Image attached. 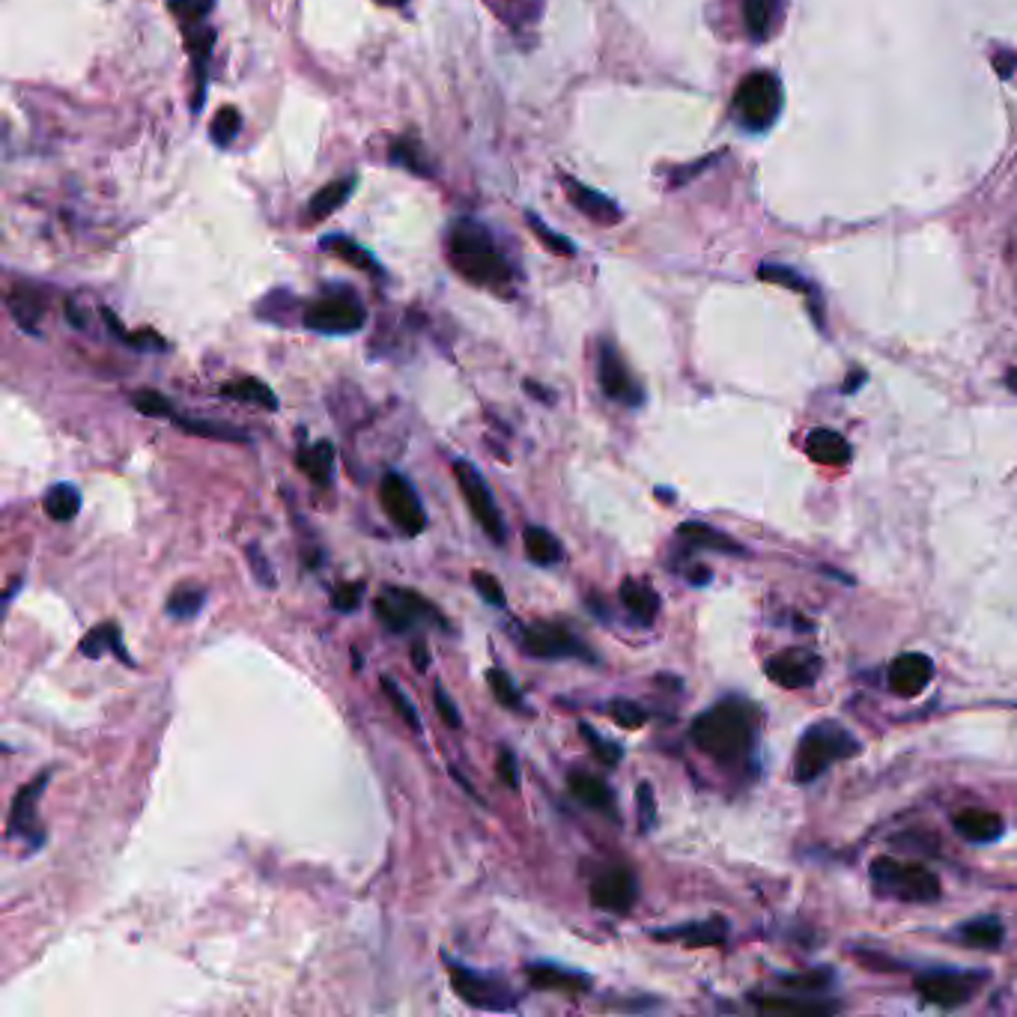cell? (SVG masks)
Returning a JSON list of instances; mask_svg holds the SVG:
<instances>
[{
  "label": "cell",
  "mask_w": 1017,
  "mask_h": 1017,
  "mask_svg": "<svg viewBox=\"0 0 1017 1017\" xmlns=\"http://www.w3.org/2000/svg\"><path fill=\"white\" fill-rule=\"evenodd\" d=\"M756 705L743 698H726L705 714H698L689 726V740L716 764H743L756 743Z\"/></svg>",
  "instance_id": "cell-1"
},
{
  "label": "cell",
  "mask_w": 1017,
  "mask_h": 1017,
  "mask_svg": "<svg viewBox=\"0 0 1017 1017\" xmlns=\"http://www.w3.org/2000/svg\"><path fill=\"white\" fill-rule=\"evenodd\" d=\"M448 260H451L453 272L474 287H486L499 296L514 292V269L495 248L493 236L484 224L472 222V218L453 222L448 231Z\"/></svg>",
  "instance_id": "cell-2"
},
{
  "label": "cell",
  "mask_w": 1017,
  "mask_h": 1017,
  "mask_svg": "<svg viewBox=\"0 0 1017 1017\" xmlns=\"http://www.w3.org/2000/svg\"><path fill=\"white\" fill-rule=\"evenodd\" d=\"M859 740L850 728H845L836 719H824L806 728V735L800 737L794 756V779L796 782H815L817 775L826 773L829 767L845 761V758L859 756Z\"/></svg>",
  "instance_id": "cell-3"
},
{
  "label": "cell",
  "mask_w": 1017,
  "mask_h": 1017,
  "mask_svg": "<svg viewBox=\"0 0 1017 1017\" xmlns=\"http://www.w3.org/2000/svg\"><path fill=\"white\" fill-rule=\"evenodd\" d=\"M871 880L884 896H896L898 901L913 904H934L943 896V887L931 868L919 863H901L892 856H877L871 863Z\"/></svg>",
  "instance_id": "cell-4"
},
{
  "label": "cell",
  "mask_w": 1017,
  "mask_h": 1017,
  "mask_svg": "<svg viewBox=\"0 0 1017 1017\" xmlns=\"http://www.w3.org/2000/svg\"><path fill=\"white\" fill-rule=\"evenodd\" d=\"M445 964H448L453 994L463 999L465 1006L481 1008V1011H514L520 1003V994L502 976L465 967L451 957H445Z\"/></svg>",
  "instance_id": "cell-5"
},
{
  "label": "cell",
  "mask_w": 1017,
  "mask_h": 1017,
  "mask_svg": "<svg viewBox=\"0 0 1017 1017\" xmlns=\"http://www.w3.org/2000/svg\"><path fill=\"white\" fill-rule=\"evenodd\" d=\"M735 114L743 129L767 131L782 114V82L773 72H749L735 90Z\"/></svg>",
  "instance_id": "cell-6"
},
{
  "label": "cell",
  "mask_w": 1017,
  "mask_h": 1017,
  "mask_svg": "<svg viewBox=\"0 0 1017 1017\" xmlns=\"http://www.w3.org/2000/svg\"><path fill=\"white\" fill-rule=\"evenodd\" d=\"M373 612H376V621L388 633L397 635L409 633V630H415L418 624H427V621H433L436 627L448 630L445 614L430 600H424L418 591H409V588H400V585H385L383 595L373 600Z\"/></svg>",
  "instance_id": "cell-7"
},
{
  "label": "cell",
  "mask_w": 1017,
  "mask_h": 1017,
  "mask_svg": "<svg viewBox=\"0 0 1017 1017\" xmlns=\"http://www.w3.org/2000/svg\"><path fill=\"white\" fill-rule=\"evenodd\" d=\"M520 647L534 660H582L600 663V656L582 639L558 621H534L520 630Z\"/></svg>",
  "instance_id": "cell-8"
},
{
  "label": "cell",
  "mask_w": 1017,
  "mask_h": 1017,
  "mask_svg": "<svg viewBox=\"0 0 1017 1017\" xmlns=\"http://www.w3.org/2000/svg\"><path fill=\"white\" fill-rule=\"evenodd\" d=\"M367 323V311L350 287L325 292L304 311V325L320 334H355Z\"/></svg>",
  "instance_id": "cell-9"
},
{
  "label": "cell",
  "mask_w": 1017,
  "mask_h": 1017,
  "mask_svg": "<svg viewBox=\"0 0 1017 1017\" xmlns=\"http://www.w3.org/2000/svg\"><path fill=\"white\" fill-rule=\"evenodd\" d=\"M453 478H457V484H460V493H463L465 504H469V511H472L474 523L484 528V534L493 540V544L502 546L504 537H507V528H504L502 511H499V504H495V495L486 484V478L474 463L469 460H453Z\"/></svg>",
  "instance_id": "cell-10"
},
{
  "label": "cell",
  "mask_w": 1017,
  "mask_h": 1017,
  "mask_svg": "<svg viewBox=\"0 0 1017 1017\" xmlns=\"http://www.w3.org/2000/svg\"><path fill=\"white\" fill-rule=\"evenodd\" d=\"M379 504L394 523V528L406 537H418L427 528V511H424L421 495L409 478L400 472H388L379 481Z\"/></svg>",
  "instance_id": "cell-11"
},
{
  "label": "cell",
  "mask_w": 1017,
  "mask_h": 1017,
  "mask_svg": "<svg viewBox=\"0 0 1017 1017\" xmlns=\"http://www.w3.org/2000/svg\"><path fill=\"white\" fill-rule=\"evenodd\" d=\"M985 973H961V970H934L917 978L919 997L940 1008L967 1006L976 991L985 985Z\"/></svg>",
  "instance_id": "cell-12"
},
{
  "label": "cell",
  "mask_w": 1017,
  "mask_h": 1017,
  "mask_svg": "<svg viewBox=\"0 0 1017 1017\" xmlns=\"http://www.w3.org/2000/svg\"><path fill=\"white\" fill-rule=\"evenodd\" d=\"M635 901H639V880L630 866H609L591 880V904L606 913L624 917L633 910Z\"/></svg>",
  "instance_id": "cell-13"
},
{
  "label": "cell",
  "mask_w": 1017,
  "mask_h": 1017,
  "mask_svg": "<svg viewBox=\"0 0 1017 1017\" xmlns=\"http://www.w3.org/2000/svg\"><path fill=\"white\" fill-rule=\"evenodd\" d=\"M767 677L785 689H809L824 672V660L809 647H785L767 660Z\"/></svg>",
  "instance_id": "cell-14"
},
{
  "label": "cell",
  "mask_w": 1017,
  "mask_h": 1017,
  "mask_svg": "<svg viewBox=\"0 0 1017 1017\" xmlns=\"http://www.w3.org/2000/svg\"><path fill=\"white\" fill-rule=\"evenodd\" d=\"M49 779L51 770H42V773H36L33 782L19 788V794H15V800H12L10 806V817H7V836L24 838V842H31L33 847L42 845L45 833H42L40 817H36V803H40V796L42 791H45V785H49Z\"/></svg>",
  "instance_id": "cell-15"
},
{
  "label": "cell",
  "mask_w": 1017,
  "mask_h": 1017,
  "mask_svg": "<svg viewBox=\"0 0 1017 1017\" xmlns=\"http://www.w3.org/2000/svg\"><path fill=\"white\" fill-rule=\"evenodd\" d=\"M597 379H600V388H603V394L609 397V400H618V404H624V406H642V400H645L642 385L635 383L633 373L627 371L621 353H618L609 341L600 343V355H597Z\"/></svg>",
  "instance_id": "cell-16"
},
{
  "label": "cell",
  "mask_w": 1017,
  "mask_h": 1017,
  "mask_svg": "<svg viewBox=\"0 0 1017 1017\" xmlns=\"http://www.w3.org/2000/svg\"><path fill=\"white\" fill-rule=\"evenodd\" d=\"M934 677V663L928 654H901L889 665V689L901 698H917Z\"/></svg>",
  "instance_id": "cell-17"
},
{
  "label": "cell",
  "mask_w": 1017,
  "mask_h": 1017,
  "mask_svg": "<svg viewBox=\"0 0 1017 1017\" xmlns=\"http://www.w3.org/2000/svg\"><path fill=\"white\" fill-rule=\"evenodd\" d=\"M528 985L534 991H561V994H588L595 987V978L576 967H561V964H528L525 967Z\"/></svg>",
  "instance_id": "cell-18"
},
{
  "label": "cell",
  "mask_w": 1017,
  "mask_h": 1017,
  "mask_svg": "<svg viewBox=\"0 0 1017 1017\" xmlns=\"http://www.w3.org/2000/svg\"><path fill=\"white\" fill-rule=\"evenodd\" d=\"M565 192L570 206H576V210L582 212L588 222L612 227V224H618L624 218V215H621V206H618L609 194L597 192V189H588L582 182L565 180Z\"/></svg>",
  "instance_id": "cell-19"
},
{
  "label": "cell",
  "mask_w": 1017,
  "mask_h": 1017,
  "mask_svg": "<svg viewBox=\"0 0 1017 1017\" xmlns=\"http://www.w3.org/2000/svg\"><path fill=\"white\" fill-rule=\"evenodd\" d=\"M952 826L957 836L973 845H991L1006 833V821L991 809H964L952 817Z\"/></svg>",
  "instance_id": "cell-20"
},
{
  "label": "cell",
  "mask_w": 1017,
  "mask_h": 1017,
  "mask_svg": "<svg viewBox=\"0 0 1017 1017\" xmlns=\"http://www.w3.org/2000/svg\"><path fill=\"white\" fill-rule=\"evenodd\" d=\"M656 940H681L686 946L693 949H719L726 946L728 940V922L722 917L705 919V922H686V925L665 928V931H654Z\"/></svg>",
  "instance_id": "cell-21"
},
{
  "label": "cell",
  "mask_w": 1017,
  "mask_h": 1017,
  "mask_svg": "<svg viewBox=\"0 0 1017 1017\" xmlns=\"http://www.w3.org/2000/svg\"><path fill=\"white\" fill-rule=\"evenodd\" d=\"M567 788H570V794H574L582 806L595 809L600 815L618 821L612 788L606 785L600 775L588 773V770H570V775H567Z\"/></svg>",
  "instance_id": "cell-22"
},
{
  "label": "cell",
  "mask_w": 1017,
  "mask_h": 1017,
  "mask_svg": "<svg viewBox=\"0 0 1017 1017\" xmlns=\"http://www.w3.org/2000/svg\"><path fill=\"white\" fill-rule=\"evenodd\" d=\"M749 1003L764 1011V1015H791V1017H826L836 1015L838 1003L824 999H796L782 994H749Z\"/></svg>",
  "instance_id": "cell-23"
},
{
  "label": "cell",
  "mask_w": 1017,
  "mask_h": 1017,
  "mask_svg": "<svg viewBox=\"0 0 1017 1017\" xmlns=\"http://www.w3.org/2000/svg\"><path fill=\"white\" fill-rule=\"evenodd\" d=\"M621 603L630 612L635 624L651 627L660 614V595L645 579H624L621 582Z\"/></svg>",
  "instance_id": "cell-24"
},
{
  "label": "cell",
  "mask_w": 1017,
  "mask_h": 1017,
  "mask_svg": "<svg viewBox=\"0 0 1017 1017\" xmlns=\"http://www.w3.org/2000/svg\"><path fill=\"white\" fill-rule=\"evenodd\" d=\"M806 453L821 465H847L850 463V457H854L845 436L836 433V430H826V427L809 433Z\"/></svg>",
  "instance_id": "cell-25"
},
{
  "label": "cell",
  "mask_w": 1017,
  "mask_h": 1017,
  "mask_svg": "<svg viewBox=\"0 0 1017 1017\" xmlns=\"http://www.w3.org/2000/svg\"><path fill=\"white\" fill-rule=\"evenodd\" d=\"M78 651H82L84 656H90V660H99L101 654H114L117 660H120V663L135 665L131 654L126 651V645H122V633H120V627H117V624L93 627L90 633H87L82 639V645H78Z\"/></svg>",
  "instance_id": "cell-26"
},
{
  "label": "cell",
  "mask_w": 1017,
  "mask_h": 1017,
  "mask_svg": "<svg viewBox=\"0 0 1017 1017\" xmlns=\"http://www.w3.org/2000/svg\"><path fill=\"white\" fill-rule=\"evenodd\" d=\"M952 936L970 949H999L1003 946V936H1006V928H1003L997 917H978L970 919V922H961Z\"/></svg>",
  "instance_id": "cell-27"
},
{
  "label": "cell",
  "mask_w": 1017,
  "mask_h": 1017,
  "mask_svg": "<svg viewBox=\"0 0 1017 1017\" xmlns=\"http://www.w3.org/2000/svg\"><path fill=\"white\" fill-rule=\"evenodd\" d=\"M523 544L528 561L537 567H553L565 558V546H561V540H558L549 528H544V525H528L523 532Z\"/></svg>",
  "instance_id": "cell-28"
},
{
  "label": "cell",
  "mask_w": 1017,
  "mask_h": 1017,
  "mask_svg": "<svg viewBox=\"0 0 1017 1017\" xmlns=\"http://www.w3.org/2000/svg\"><path fill=\"white\" fill-rule=\"evenodd\" d=\"M334 460H338V451H334V445L329 439H320L317 445H308L299 451V465H302V472L311 478L317 486H329L334 478Z\"/></svg>",
  "instance_id": "cell-29"
},
{
  "label": "cell",
  "mask_w": 1017,
  "mask_h": 1017,
  "mask_svg": "<svg viewBox=\"0 0 1017 1017\" xmlns=\"http://www.w3.org/2000/svg\"><path fill=\"white\" fill-rule=\"evenodd\" d=\"M782 0H743V28L756 42H767L773 36L779 21Z\"/></svg>",
  "instance_id": "cell-30"
},
{
  "label": "cell",
  "mask_w": 1017,
  "mask_h": 1017,
  "mask_svg": "<svg viewBox=\"0 0 1017 1017\" xmlns=\"http://www.w3.org/2000/svg\"><path fill=\"white\" fill-rule=\"evenodd\" d=\"M677 537L689 546H702V549H714V553H731L740 555L743 553V546L737 544L731 534H722L710 528L705 523H684L677 528Z\"/></svg>",
  "instance_id": "cell-31"
},
{
  "label": "cell",
  "mask_w": 1017,
  "mask_h": 1017,
  "mask_svg": "<svg viewBox=\"0 0 1017 1017\" xmlns=\"http://www.w3.org/2000/svg\"><path fill=\"white\" fill-rule=\"evenodd\" d=\"M353 189L355 176H343V180L329 182V185L313 194L311 203H308V218H311V222H325L334 210H341L343 203L350 201Z\"/></svg>",
  "instance_id": "cell-32"
},
{
  "label": "cell",
  "mask_w": 1017,
  "mask_h": 1017,
  "mask_svg": "<svg viewBox=\"0 0 1017 1017\" xmlns=\"http://www.w3.org/2000/svg\"><path fill=\"white\" fill-rule=\"evenodd\" d=\"M222 394L224 397H231V400H243V404H254L260 406V409H269V413L278 409V397H275L272 388L263 383V379H254V376H243V379L224 383Z\"/></svg>",
  "instance_id": "cell-33"
},
{
  "label": "cell",
  "mask_w": 1017,
  "mask_h": 1017,
  "mask_svg": "<svg viewBox=\"0 0 1017 1017\" xmlns=\"http://www.w3.org/2000/svg\"><path fill=\"white\" fill-rule=\"evenodd\" d=\"M42 507H45V514L54 523H72L78 516V511H82V490L75 484L49 486V493L42 499Z\"/></svg>",
  "instance_id": "cell-34"
},
{
  "label": "cell",
  "mask_w": 1017,
  "mask_h": 1017,
  "mask_svg": "<svg viewBox=\"0 0 1017 1017\" xmlns=\"http://www.w3.org/2000/svg\"><path fill=\"white\" fill-rule=\"evenodd\" d=\"M323 251L334 254V257H341L355 269H362V272L379 275V263L373 260V254L367 248H362L358 243H353L350 236H325L323 239Z\"/></svg>",
  "instance_id": "cell-35"
},
{
  "label": "cell",
  "mask_w": 1017,
  "mask_h": 1017,
  "mask_svg": "<svg viewBox=\"0 0 1017 1017\" xmlns=\"http://www.w3.org/2000/svg\"><path fill=\"white\" fill-rule=\"evenodd\" d=\"M180 430L192 436H203V439H224V442H248V436L243 430H236L231 424H215L206 418H185V415H173L171 418Z\"/></svg>",
  "instance_id": "cell-36"
},
{
  "label": "cell",
  "mask_w": 1017,
  "mask_h": 1017,
  "mask_svg": "<svg viewBox=\"0 0 1017 1017\" xmlns=\"http://www.w3.org/2000/svg\"><path fill=\"white\" fill-rule=\"evenodd\" d=\"M203 603H206V591H203L201 585H180V588H173L171 597H168V603H164V612L176 618V621H189L194 614L201 612Z\"/></svg>",
  "instance_id": "cell-37"
},
{
  "label": "cell",
  "mask_w": 1017,
  "mask_h": 1017,
  "mask_svg": "<svg viewBox=\"0 0 1017 1017\" xmlns=\"http://www.w3.org/2000/svg\"><path fill=\"white\" fill-rule=\"evenodd\" d=\"M10 311H12V317L19 320L21 329H28V332H36V317H40V311H42V304H40V299H36V292L19 287V290H15L10 296Z\"/></svg>",
  "instance_id": "cell-38"
},
{
  "label": "cell",
  "mask_w": 1017,
  "mask_h": 1017,
  "mask_svg": "<svg viewBox=\"0 0 1017 1017\" xmlns=\"http://www.w3.org/2000/svg\"><path fill=\"white\" fill-rule=\"evenodd\" d=\"M525 222H528V227H532V233L540 239V245H544L546 251L558 254V257H576V245L570 243L567 236H561V233L549 231L534 212H525Z\"/></svg>",
  "instance_id": "cell-39"
},
{
  "label": "cell",
  "mask_w": 1017,
  "mask_h": 1017,
  "mask_svg": "<svg viewBox=\"0 0 1017 1017\" xmlns=\"http://www.w3.org/2000/svg\"><path fill=\"white\" fill-rule=\"evenodd\" d=\"M486 684L493 689L495 702H502V705L511 707V710H523V693L516 689L514 677L507 675L504 668H490V672H486Z\"/></svg>",
  "instance_id": "cell-40"
},
{
  "label": "cell",
  "mask_w": 1017,
  "mask_h": 1017,
  "mask_svg": "<svg viewBox=\"0 0 1017 1017\" xmlns=\"http://www.w3.org/2000/svg\"><path fill=\"white\" fill-rule=\"evenodd\" d=\"M105 323H108L114 338H120L122 343H129V346H135V350H152V353H162L164 346H168V343H164L156 332H135V334L126 332L122 323H117V317H114L111 311H105Z\"/></svg>",
  "instance_id": "cell-41"
},
{
  "label": "cell",
  "mask_w": 1017,
  "mask_h": 1017,
  "mask_svg": "<svg viewBox=\"0 0 1017 1017\" xmlns=\"http://www.w3.org/2000/svg\"><path fill=\"white\" fill-rule=\"evenodd\" d=\"M212 3L215 0H168V10L180 19L182 31H189V28H197L206 21V15L212 12Z\"/></svg>",
  "instance_id": "cell-42"
},
{
  "label": "cell",
  "mask_w": 1017,
  "mask_h": 1017,
  "mask_svg": "<svg viewBox=\"0 0 1017 1017\" xmlns=\"http://www.w3.org/2000/svg\"><path fill=\"white\" fill-rule=\"evenodd\" d=\"M131 406L141 415H150V418H173V415H176L171 400H168L164 394L152 392V388H143V392L131 394Z\"/></svg>",
  "instance_id": "cell-43"
},
{
  "label": "cell",
  "mask_w": 1017,
  "mask_h": 1017,
  "mask_svg": "<svg viewBox=\"0 0 1017 1017\" xmlns=\"http://www.w3.org/2000/svg\"><path fill=\"white\" fill-rule=\"evenodd\" d=\"M239 126H243V117L236 108L231 105H224L222 111L215 114V120H212V141L218 143V147H231L233 138L239 135Z\"/></svg>",
  "instance_id": "cell-44"
},
{
  "label": "cell",
  "mask_w": 1017,
  "mask_h": 1017,
  "mask_svg": "<svg viewBox=\"0 0 1017 1017\" xmlns=\"http://www.w3.org/2000/svg\"><path fill=\"white\" fill-rule=\"evenodd\" d=\"M579 731H582L585 743L591 746V752H595V756L600 758V761H603L606 767L621 764V758H624V749H621V746L612 743V740H606V737L597 735L595 728L588 726V722H582V726H579Z\"/></svg>",
  "instance_id": "cell-45"
},
{
  "label": "cell",
  "mask_w": 1017,
  "mask_h": 1017,
  "mask_svg": "<svg viewBox=\"0 0 1017 1017\" xmlns=\"http://www.w3.org/2000/svg\"><path fill=\"white\" fill-rule=\"evenodd\" d=\"M758 278H761V281L779 283V287H788V290L794 292H809V283L803 281L791 266H782V263H764V266L758 269Z\"/></svg>",
  "instance_id": "cell-46"
},
{
  "label": "cell",
  "mask_w": 1017,
  "mask_h": 1017,
  "mask_svg": "<svg viewBox=\"0 0 1017 1017\" xmlns=\"http://www.w3.org/2000/svg\"><path fill=\"white\" fill-rule=\"evenodd\" d=\"M379 684H383V693L388 695V702L394 705L397 716H400V719H404L406 726L413 728V731H421V716H418V710H415L413 702H409V698H406V695L400 693V689H397V684H394L392 677H383Z\"/></svg>",
  "instance_id": "cell-47"
},
{
  "label": "cell",
  "mask_w": 1017,
  "mask_h": 1017,
  "mask_svg": "<svg viewBox=\"0 0 1017 1017\" xmlns=\"http://www.w3.org/2000/svg\"><path fill=\"white\" fill-rule=\"evenodd\" d=\"M635 809H639V826H642V833H651L656 826V800H654V788L642 782V785L635 788Z\"/></svg>",
  "instance_id": "cell-48"
},
{
  "label": "cell",
  "mask_w": 1017,
  "mask_h": 1017,
  "mask_svg": "<svg viewBox=\"0 0 1017 1017\" xmlns=\"http://www.w3.org/2000/svg\"><path fill=\"white\" fill-rule=\"evenodd\" d=\"M472 585H474V591L484 597V600L490 606H499V609H504V606H507V597H504V591H502V582H499V579H495L493 574L474 570Z\"/></svg>",
  "instance_id": "cell-49"
},
{
  "label": "cell",
  "mask_w": 1017,
  "mask_h": 1017,
  "mask_svg": "<svg viewBox=\"0 0 1017 1017\" xmlns=\"http://www.w3.org/2000/svg\"><path fill=\"white\" fill-rule=\"evenodd\" d=\"M609 716H612L621 728H642L647 722L645 707L633 705V702H612V705H609Z\"/></svg>",
  "instance_id": "cell-50"
},
{
  "label": "cell",
  "mask_w": 1017,
  "mask_h": 1017,
  "mask_svg": "<svg viewBox=\"0 0 1017 1017\" xmlns=\"http://www.w3.org/2000/svg\"><path fill=\"white\" fill-rule=\"evenodd\" d=\"M829 982H833V973H829V970H812V973L782 978V985L794 987V991H806V994H821Z\"/></svg>",
  "instance_id": "cell-51"
},
{
  "label": "cell",
  "mask_w": 1017,
  "mask_h": 1017,
  "mask_svg": "<svg viewBox=\"0 0 1017 1017\" xmlns=\"http://www.w3.org/2000/svg\"><path fill=\"white\" fill-rule=\"evenodd\" d=\"M362 597H364V582H343L332 591V606L338 609V612L350 614L358 609Z\"/></svg>",
  "instance_id": "cell-52"
},
{
  "label": "cell",
  "mask_w": 1017,
  "mask_h": 1017,
  "mask_svg": "<svg viewBox=\"0 0 1017 1017\" xmlns=\"http://www.w3.org/2000/svg\"><path fill=\"white\" fill-rule=\"evenodd\" d=\"M392 162L400 164V168H406V171H413V173H433V171H427V164L418 159V147L409 141H394Z\"/></svg>",
  "instance_id": "cell-53"
},
{
  "label": "cell",
  "mask_w": 1017,
  "mask_h": 1017,
  "mask_svg": "<svg viewBox=\"0 0 1017 1017\" xmlns=\"http://www.w3.org/2000/svg\"><path fill=\"white\" fill-rule=\"evenodd\" d=\"M245 555H248V561H251L254 579H257V582H260L263 588H275V585H278V576H275L272 565H269V558H266V555L260 553V546L251 544L248 549H245Z\"/></svg>",
  "instance_id": "cell-54"
},
{
  "label": "cell",
  "mask_w": 1017,
  "mask_h": 1017,
  "mask_svg": "<svg viewBox=\"0 0 1017 1017\" xmlns=\"http://www.w3.org/2000/svg\"><path fill=\"white\" fill-rule=\"evenodd\" d=\"M433 702H436V714L442 716L445 726H448V728H463V716H460V710H457V705H453L451 695L445 693L442 684H436Z\"/></svg>",
  "instance_id": "cell-55"
},
{
  "label": "cell",
  "mask_w": 1017,
  "mask_h": 1017,
  "mask_svg": "<svg viewBox=\"0 0 1017 1017\" xmlns=\"http://www.w3.org/2000/svg\"><path fill=\"white\" fill-rule=\"evenodd\" d=\"M495 773H499V779H502L504 785L511 788V791H520V767H516L514 752H511L507 746H502V749H499Z\"/></svg>",
  "instance_id": "cell-56"
},
{
  "label": "cell",
  "mask_w": 1017,
  "mask_h": 1017,
  "mask_svg": "<svg viewBox=\"0 0 1017 1017\" xmlns=\"http://www.w3.org/2000/svg\"><path fill=\"white\" fill-rule=\"evenodd\" d=\"M994 66H997L999 78H1011V72H1015V66H1017L1015 51H1006V49L994 51Z\"/></svg>",
  "instance_id": "cell-57"
},
{
  "label": "cell",
  "mask_w": 1017,
  "mask_h": 1017,
  "mask_svg": "<svg viewBox=\"0 0 1017 1017\" xmlns=\"http://www.w3.org/2000/svg\"><path fill=\"white\" fill-rule=\"evenodd\" d=\"M427 660H430L427 645H424V642H413V663L418 672H427Z\"/></svg>",
  "instance_id": "cell-58"
},
{
  "label": "cell",
  "mask_w": 1017,
  "mask_h": 1017,
  "mask_svg": "<svg viewBox=\"0 0 1017 1017\" xmlns=\"http://www.w3.org/2000/svg\"><path fill=\"white\" fill-rule=\"evenodd\" d=\"M525 392H532L534 397L540 400V404H553V400H555V394H553V392H546V388H540V385L532 383V379L525 383Z\"/></svg>",
  "instance_id": "cell-59"
},
{
  "label": "cell",
  "mask_w": 1017,
  "mask_h": 1017,
  "mask_svg": "<svg viewBox=\"0 0 1017 1017\" xmlns=\"http://www.w3.org/2000/svg\"><path fill=\"white\" fill-rule=\"evenodd\" d=\"M66 317H69V323H75V329H84V320H82V311H78V308H75V304H66Z\"/></svg>",
  "instance_id": "cell-60"
},
{
  "label": "cell",
  "mask_w": 1017,
  "mask_h": 1017,
  "mask_svg": "<svg viewBox=\"0 0 1017 1017\" xmlns=\"http://www.w3.org/2000/svg\"><path fill=\"white\" fill-rule=\"evenodd\" d=\"M1006 385H1008V388H1011V392L1017 394V367H1011V371L1006 373Z\"/></svg>",
  "instance_id": "cell-61"
},
{
  "label": "cell",
  "mask_w": 1017,
  "mask_h": 1017,
  "mask_svg": "<svg viewBox=\"0 0 1017 1017\" xmlns=\"http://www.w3.org/2000/svg\"><path fill=\"white\" fill-rule=\"evenodd\" d=\"M376 3H379V7H404L409 0H376Z\"/></svg>",
  "instance_id": "cell-62"
}]
</instances>
